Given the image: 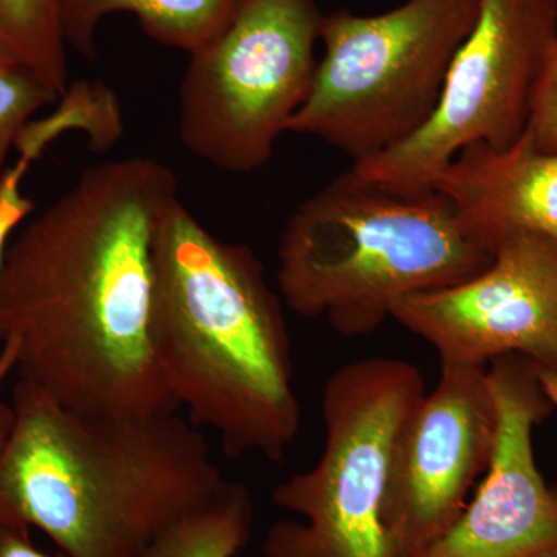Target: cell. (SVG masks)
<instances>
[{
  "label": "cell",
  "mask_w": 557,
  "mask_h": 557,
  "mask_svg": "<svg viewBox=\"0 0 557 557\" xmlns=\"http://www.w3.org/2000/svg\"><path fill=\"white\" fill-rule=\"evenodd\" d=\"M177 193L160 161H109L17 231L0 271L17 379L90 416L177 412L152 336L157 233Z\"/></svg>",
  "instance_id": "obj_1"
},
{
  "label": "cell",
  "mask_w": 557,
  "mask_h": 557,
  "mask_svg": "<svg viewBox=\"0 0 557 557\" xmlns=\"http://www.w3.org/2000/svg\"><path fill=\"white\" fill-rule=\"evenodd\" d=\"M0 449V522L38 528L69 557H141L226 479L175 413L90 416L16 379Z\"/></svg>",
  "instance_id": "obj_2"
},
{
  "label": "cell",
  "mask_w": 557,
  "mask_h": 557,
  "mask_svg": "<svg viewBox=\"0 0 557 557\" xmlns=\"http://www.w3.org/2000/svg\"><path fill=\"white\" fill-rule=\"evenodd\" d=\"M152 336L194 426L231 457H284L302 418L282 298L247 245L218 239L180 199L157 233Z\"/></svg>",
  "instance_id": "obj_3"
},
{
  "label": "cell",
  "mask_w": 557,
  "mask_h": 557,
  "mask_svg": "<svg viewBox=\"0 0 557 557\" xmlns=\"http://www.w3.org/2000/svg\"><path fill=\"white\" fill-rule=\"evenodd\" d=\"M497 244L437 189L397 193L339 175L300 203L278 244L281 298L346 338L375 333L418 293L463 284Z\"/></svg>",
  "instance_id": "obj_4"
},
{
  "label": "cell",
  "mask_w": 557,
  "mask_h": 557,
  "mask_svg": "<svg viewBox=\"0 0 557 557\" xmlns=\"http://www.w3.org/2000/svg\"><path fill=\"white\" fill-rule=\"evenodd\" d=\"M480 0H406L373 16L324 14L309 97L288 132L364 161L412 138L438 108Z\"/></svg>",
  "instance_id": "obj_5"
},
{
  "label": "cell",
  "mask_w": 557,
  "mask_h": 557,
  "mask_svg": "<svg viewBox=\"0 0 557 557\" xmlns=\"http://www.w3.org/2000/svg\"><path fill=\"white\" fill-rule=\"evenodd\" d=\"M426 394L423 373L405 359L348 362L325 383V446L309 471L274 490L278 508L298 515L267 531L265 557H392L381 511L399 431Z\"/></svg>",
  "instance_id": "obj_6"
},
{
  "label": "cell",
  "mask_w": 557,
  "mask_h": 557,
  "mask_svg": "<svg viewBox=\"0 0 557 557\" xmlns=\"http://www.w3.org/2000/svg\"><path fill=\"white\" fill-rule=\"evenodd\" d=\"M322 17L314 0H242L190 54L180 87L186 149L234 174L265 166L309 97Z\"/></svg>",
  "instance_id": "obj_7"
},
{
  "label": "cell",
  "mask_w": 557,
  "mask_h": 557,
  "mask_svg": "<svg viewBox=\"0 0 557 557\" xmlns=\"http://www.w3.org/2000/svg\"><path fill=\"white\" fill-rule=\"evenodd\" d=\"M557 44V0H480L431 121L351 171L397 193L434 189L461 149L519 141Z\"/></svg>",
  "instance_id": "obj_8"
},
{
  "label": "cell",
  "mask_w": 557,
  "mask_h": 557,
  "mask_svg": "<svg viewBox=\"0 0 557 557\" xmlns=\"http://www.w3.org/2000/svg\"><path fill=\"white\" fill-rule=\"evenodd\" d=\"M497 426L487 366L442 364L392 454L381 511L392 557L423 556L456 523L490 467Z\"/></svg>",
  "instance_id": "obj_9"
},
{
  "label": "cell",
  "mask_w": 557,
  "mask_h": 557,
  "mask_svg": "<svg viewBox=\"0 0 557 557\" xmlns=\"http://www.w3.org/2000/svg\"><path fill=\"white\" fill-rule=\"evenodd\" d=\"M392 319L431 344L442 364L520 355L557 373V240L505 234L482 273L399 300Z\"/></svg>",
  "instance_id": "obj_10"
},
{
  "label": "cell",
  "mask_w": 557,
  "mask_h": 557,
  "mask_svg": "<svg viewBox=\"0 0 557 557\" xmlns=\"http://www.w3.org/2000/svg\"><path fill=\"white\" fill-rule=\"evenodd\" d=\"M539 366L520 355L487 364L497 440L478 493L421 557H534L557 549V485L534 457L533 432L553 412Z\"/></svg>",
  "instance_id": "obj_11"
},
{
  "label": "cell",
  "mask_w": 557,
  "mask_h": 557,
  "mask_svg": "<svg viewBox=\"0 0 557 557\" xmlns=\"http://www.w3.org/2000/svg\"><path fill=\"white\" fill-rule=\"evenodd\" d=\"M491 240L528 231L557 240V152L522 137L508 149H461L434 183Z\"/></svg>",
  "instance_id": "obj_12"
},
{
  "label": "cell",
  "mask_w": 557,
  "mask_h": 557,
  "mask_svg": "<svg viewBox=\"0 0 557 557\" xmlns=\"http://www.w3.org/2000/svg\"><path fill=\"white\" fill-rule=\"evenodd\" d=\"M242 0H62L65 40L95 58V36L109 14L131 13L163 46L196 53L228 25Z\"/></svg>",
  "instance_id": "obj_13"
},
{
  "label": "cell",
  "mask_w": 557,
  "mask_h": 557,
  "mask_svg": "<svg viewBox=\"0 0 557 557\" xmlns=\"http://www.w3.org/2000/svg\"><path fill=\"white\" fill-rule=\"evenodd\" d=\"M252 519L248 487L226 480L171 523L141 557H236L251 539Z\"/></svg>",
  "instance_id": "obj_14"
},
{
  "label": "cell",
  "mask_w": 557,
  "mask_h": 557,
  "mask_svg": "<svg viewBox=\"0 0 557 557\" xmlns=\"http://www.w3.org/2000/svg\"><path fill=\"white\" fill-rule=\"evenodd\" d=\"M0 60L61 98L69 89L62 0H0Z\"/></svg>",
  "instance_id": "obj_15"
},
{
  "label": "cell",
  "mask_w": 557,
  "mask_h": 557,
  "mask_svg": "<svg viewBox=\"0 0 557 557\" xmlns=\"http://www.w3.org/2000/svg\"><path fill=\"white\" fill-rule=\"evenodd\" d=\"M58 100L60 97L30 73L0 60V182L22 132L36 113Z\"/></svg>",
  "instance_id": "obj_16"
},
{
  "label": "cell",
  "mask_w": 557,
  "mask_h": 557,
  "mask_svg": "<svg viewBox=\"0 0 557 557\" xmlns=\"http://www.w3.org/2000/svg\"><path fill=\"white\" fill-rule=\"evenodd\" d=\"M14 150L17 152V159L10 164L0 182V271L14 233L21 230L22 223L35 211V203L25 196L22 185L32 164L40 157L28 149Z\"/></svg>",
  "instance_id": "obj_17"
},
{
  "label": "cell",
  "mask_w": 557,
  "mask_h": 557,
  "mask_svg": "<svg viewBox=\"0 0 557 557\" xmlns=\"http://www.w3.org/2000/svg\"><path fill=\"white\" fill-rule=\"evenodd\" d=\"M522 138L541 152H557V44L539 86Z\"/></svg>",
  "instance_id": "obj_18"
},
{
  "label": "cell",
  "mask_w": 557,
  "mask_h": 557,
  "mask_svg": "<svg viewBox=\"0 0 557 557\" xmlns=\"http://www.w3.org/2000/svg\"><path fill=\"white\" fill-rule=\"evenodd\" d=\"M32 528L0 522V557H69L64 553L49 555L33 544Z\"/></svg>",
  "instance_id": "obj_19"
},
{
  "label": "cell",
  "mask_w": 557,
  "mask_h": 557,
  "mask_svg": "<svg viewBox=\"0 0 557 557\" xmlns=\"http://www.w3.org/2000/svg\"><path fill=\"white\" fill-rule=\"evenodd\" d=\"M17 354L13 344H0V392L10 376L16 372ZM13 426V406L0 398V449L5 445Z\"/></svg>",
  "instance_id": "obj_20"
},
{
  "label": "cell",
  "mask_w": 557,
  "mask_h": 557,
  "mask_svg": "<svg viewBox=\"0 0 557 557\" xmlns=\"http://www.w3.org/2000/svg\"><path fill=\"white\" fill-rule=\"evenodd\" d=\"M537 373L545 397L552 403L553 409H557V373L542 368H537Z\"/></svg>",
  "instance_id": "obj_21"
},
{
  "label": "cell",
  "mask_w": 557,
  "mask_h": 557,
  "mask_svg": "<svg viewBox=\"0 0 557 557\" xmlns=\"http://www.w3.org/2000/svg\"><path fill=\"white\" fill-rule=\"evenodd\" d=\"M534 557H557V549H552V552L542 553V555Z\"/></svg>",
  "instance_id": "obj_22"
}]
</instances>
